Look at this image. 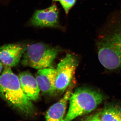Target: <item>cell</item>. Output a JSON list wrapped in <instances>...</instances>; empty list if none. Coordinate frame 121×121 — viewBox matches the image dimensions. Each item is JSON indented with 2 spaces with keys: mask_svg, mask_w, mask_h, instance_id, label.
I'll return each instance as SVG.
<instances>
[{
  "mask_svg": "<svg viewBox=\"0 0 121 121\" xmlns=\"http://www.w3.org/2000/svg\"><path fill=\"white\" fill-rule=\"evenodd\" d=\"M0 97L26 116L32 117L35 113L32 101L24 93L19 77L8 66L0 75Z\"/></svg>",
  "mask_w": 121,
  "mask_h": 121,
  "instance_id": "obj_1",
  "label": "cell"
},
{
  "mask_svg": "<svg viewBox=\"0 0 121 121\" xmlns=\"http://www.w3.org/2000/svg\"><path fill=\"white\" fill-rule=\"evenodd\" d=\"M104 99L99 91L86 87H78L69 99V109L64 121H71L95 110Z\"/></svg>",
  "mask_w": 121,
  "mask_h": 121,
  "instance_id": "obj_2",
  "label": "cell"
},
{
  "mask_svg": "<svg viewBox=\"0 0 121 121\" xmlns=\"http://www.w3.org/2000/svg\"><path fill=\"white\" fill-rule=\"evenodd\" d=\"M60 51L59 48L45 43L31 44L24 48L21 64L38 70L53 68V62Z\"/></svg>",
  "mask_w": 121,
  "mask_h": 121,
  "instance_id": "obj_3",
  "label": "cell"
},
{
  "mask_svg": "<svg viewBox=\"0 0 121 121\" xmlns=\"http://www.w3.org/2000/svg\"><path fill=\"white\" fill-rule=\"evenodd\" d=\"M98 38L97 40L109 44L121 53V8L109 17Z\"/></svg>",
  "mask_w": 121,
  "mask_h": 121,
  "instance_id": "obj_4",
  "label": "cell"
},
{
  "mask_svg": "<svg viewBox=\"0 0 121 121\" xmlns=\"http://www.w3.org/2000/svg\"><path fill=\"white\" fill-rule=\"evenodd\" d=\"M78 65L76 56L67 54L57 65L55 82L56 93H63L73 81V78Z\"/></svg>",
  "mask_w": 121,
  "mask_h": 121,
  "instance_id": "obj_5",
  "label": "cell"
},
{
  "mask_svg": "<svg viewBox=\"0 0 121 121\" xmlns=\"http://www.w3.org/2000/svg\"><path fill=\"white\" fill-rule=\"evenodd\" d=\"M98 57L101 64L106 69L114 70L121 68V53L110 44L97 42Z\"/></svg>",
  "mask_w": 121,
  "mask_h": 121,
  "instance_id": "obj_6",
  "label": "cell"
},
{
  "mask_svg": "<svg viewBox=\"0 0 121 121\" xmlns=\"http://www.w3.org/2000/svg\"><path fill=\"white\" fill-rule=\"evenodd\" d=\"M59 10L56 5L43 9L37 10L30 19V25L39 27H54L59 23Z\"/></svg>",
  "mask_w": 121,
  "mask_h": 121,
  "instance_id": "obj_7",
  "label": "cell"
},
{
  "mask_svg": "<svg viewBox=\"0 0 121 121\" xmlns=\"http://www.w3.org/2000/svg\"><path fill=\"white\" fill-rule=\"evenodd\" d=\"M56 69L48 68L38 70L35 79L40 90L44 94L53 95L56 93L55 82Z\"/></svg>",
  "mask_w": 121,
  "mask_h": 121,
  "instance_id": "obj_8",
  "label": "cell"
},
{
  "mask_svg": "<svg viewBox=\"0 0 121 121\" xmlns=\"http://www.w3.org/2000/svg\"><path fill=\"white\" fill-rule=\"evenodd\" d=\"M24 48L17 43L9 44L0 47V61L9 67L15 66L21 59Z\"/></svg>",
  "mask_w": 121,
  "mask_h": 121,
  "instance_id": "obj_9",
  "label": "cell"
},
{
  "mask_svg": "<svg viewBox=\"0 0 121 121\" xmlns=\"http://www.w3.org/2000/svg\"><path fill=\"white\" fill-rule=\"evenodd\" d=\"M74 83L72 82L62 98L49 108L45 115L47 121H64L68 102L73 92Z\"/></svg>",
  "mask_w": 121,
  "mask_h": 121,
  "instance_id": "obj_10",
  "label": "cell"
},
{
  "mask_svg": "<svg viewBox=\"0 0 121 121\" xmlns=\"http://www.w3.org/2000/svg\"><path fill=\"white\" fill-rule=\"evenodd\" d=\"M85 121H121V105L111 103L93 114L84 117Z\"/></svg>",
  "mask_w": 121,
  "mask_h": 121,
  "instance_id": "obj_11",
  "label": "cell"
},
{
  "mask_svg": "<svg viewBox=\"0 0 121 121\" xmlns=\"http://www.w3.org/2000/svg\"><path fill=\"white\" fill-rule=\"evenodd\" d=\"M18 77L21 87L26 95L32 101L38 100L40 90L35 78L27 71L21 72Z\"/></svg>",
  "mask_w": 121,
  "mask_h": 121,
  "instance_id": "obj_12",
  "label": "cell"
},
{
  "mask_svg": "<svg viewBox=\"0 0 121 121\" xmlns=\"http://www.w3.org/2000/svg\"><path fill=\"white\" fill-rule=\"evenodd\" d=\"M76 0H59L66 14H68L71 9L75 4Z\"/></svg>",
  "mask_w": 121,
  "mask_h": 121,
  "instance_id": "obj_13",
  "label": "cell"
},
{
  "mask_svg": "<svg viewBox=\"0 0 121 121\" xmlns=\"http://www.w3.org/2000/svg\"><path fill=\"white\" fill-rule=\"evenodd\" d=\"M2 63L0 62V73L2 71Z\"/></svg>",
  "mask_w": 121,
  "mask_h": 121,
  "instance_id": "obj_14",
  "label": "cell"
},
{
  "mask_svg": "<svg viewBox=\"0 0 121 121\" xmlns=\"http://www.w3.org/2000/svg\"><path fill=\"white\" fill-rule=\"evenodd\" d=\"M52 0L54 1H59V0Z\"/></svg>",
  "mask_w": 121,
  "mask_h": 121,
  "instance_id": "obj_15",
  "label": "cell"
}]
</instances>
